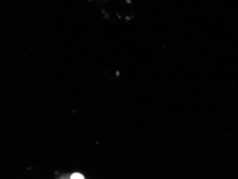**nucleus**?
<instances>
[{
    "label": "nucleus",
    "instance_id": "nucleus-1",
    "mask_svg": "<svg viewBox=\"0 0 238 179\" xmlns=\"http://www.w3.org/2000/svg\"><path fill=\"white\" fill-rule=\"evenodd\" d=\"M71 178L72 179H83L84 178V177L82 176V175H81L80 174H78V173H76V174H73L72 176H71Z\"/></svg>",
    "mask_w": 238,
    "mask_h": 179
}]
</instances>
